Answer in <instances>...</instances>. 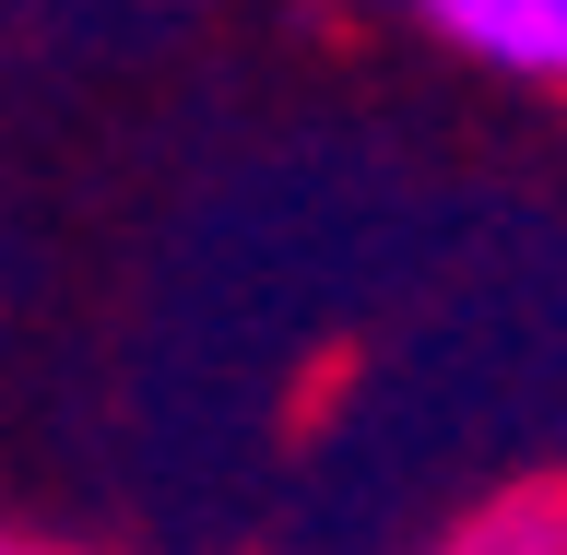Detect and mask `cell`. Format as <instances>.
<instances>
[{
  "mask_svg": "<svg viewBox=\"0 0 567 555\" xmlns=\"http://www.w3.org/2000/svg\"><path fill=\"white\" fill-rule=\"evenodd\" d=\"M425 24H437V35H461L473 60L567 71V0H425Z\"/></svg>",
  "mask_w": 567,
  "mask_h": 555,
  "instance_id": "cell-1",
  "label": "cell"
},
{
  "mask_svg": "<svg viewBox=\"0 0 567 555\" xmlns=\"http://www.w3.org/2000/svg\"><path fill=\"white\" fill-rule=\"evenodd\" d=\"M450 555H567V496H556V485L496 496L473 532H450Z\"/></svg>",
  "mask_w": 567,
  "mask_h": 555,
  "instance_id": "cell-2",
  "label": "cell"
},
{
  "mask_svg": "<svg viewBox=\"0 0 567 555\" xmlns=\"http://www.w3.org/2000/svg\"><path fill=\"white\" fill-rule=\"evenodd\" d=\"M0 555H48V544H0Z\"/></svg>",
  "mask_w": 567,
  "mask_h": 555,
  "instance_id": "cell-3",
  "label": "cell"
}]
</instances>
